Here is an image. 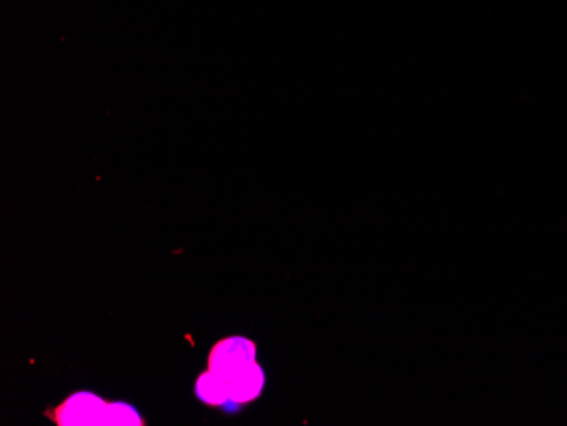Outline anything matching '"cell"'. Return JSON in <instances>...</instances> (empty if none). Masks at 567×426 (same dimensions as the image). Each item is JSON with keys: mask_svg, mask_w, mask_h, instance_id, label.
Returning <instances> with one entry per match:
<instances>
[{"mask_svg": "<svg viewBox=\"0 0 567 426\" xmlns=\"http://www.w3.org/2000/svg\"><path fill=\"white\" fill-rule=\"evenodd\" d=\"M196 389L201 400L204 403L212 404V406H221V404L230 401L227 385L212 370L200 377Z\"/></svg>", "mask_w": 567, "mask_h": 426, "instance_id": "obj_3", "label": "cell"}, {"mask_svg": "<svg viewBox=\"0 0 567 426\" xmlns=\"http://www.w3.org/2000/svg\"><path fill=\"white\" fill-rule=\"evenodd\" d=\"M257 362V345L249 338L231 337L213 349L209 370L228 385L233 377Z\"/></svg>", "mask_w": 567, "mask_h": 426, "instance_id": "obj_1", "label": "cell"}, {"mask_svg": "<svg viewBox=\"0 0 567 426\" xmlns=\"http://www.w3.org/2000/svg\"><path fill=\"white\" fill-rule=\"evenodd\" d=\"M104 425H142V418L133 406L126 403H109L106 407Z\"/></svg>", "mask_w": 567, "mask_h": 426, "instance_id": "obj_4", "label": "cell"}, {"mask_svg": "<svg viewBox=\"0 0 567 426\" xmlns=\"http://www.w3.org/2000/svg\"><path fill=\"white\" fill-rule=\"evenodd\" d=\"M108 403L99 395L81 392L58 407V425H104Z\"/></svg>", "mask_w": 567, "mask_h": 426, "instance_id": "obj_2", "label": "cell"}]
</instances>
